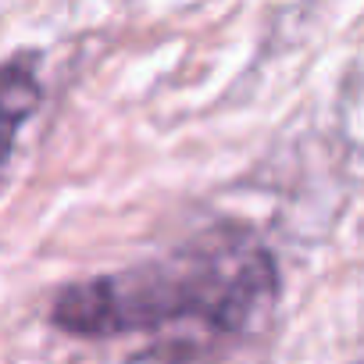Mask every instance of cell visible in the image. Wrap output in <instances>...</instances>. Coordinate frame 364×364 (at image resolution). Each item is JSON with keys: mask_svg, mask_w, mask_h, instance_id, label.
Listing matches in <instances>:
<instances>
[{"mask_svg": "<svg viewBox=\"0 0 364 364\" xmlns=\"http://www.w3.org/2000/svg\"><path fill=\"white\" fill-rule=\"evenodd\" d=\"M275 300L279 264L272 250L254 229L222 222L164 257L68 282L50 304V321L86 339L150 332L178 318L247 336L272 314Z\"/></svg>", "mask_w": 364, "mask_h": 364, "instance_id": "1", "label": "cell"}, {"mask_svg": "<svg viewBox=\"0 0 364 364\" xmlns=\"http://www.w3.org/2000/svg\"><path fill=\"white\" fill-rule=\"evenodd\" d=\"M4 93H0V104H4V143L8 150L15 146V132L18 125L36 111L43 90H40V79H36V54H15L4 61Z\"/></svg>", "mask_w": 364, "mask_h": 364, "instance_id": "2", "label": "cell"}, {"mask_svg": "<svg viewBox=\"0 0 364 364\" xmlns=\"http://www.w3.org/2000/svg\"><path fill=\"white\" fill-rule=\"evenodd\" d=\"M193 357L197 350L190 346V339H178V343H157L150 350H139L122 364H193Z\"/></svg>", "mask_w": 364, "mask_h": 364, "instance_id": "3", "label": "cell"}]
</instances>
